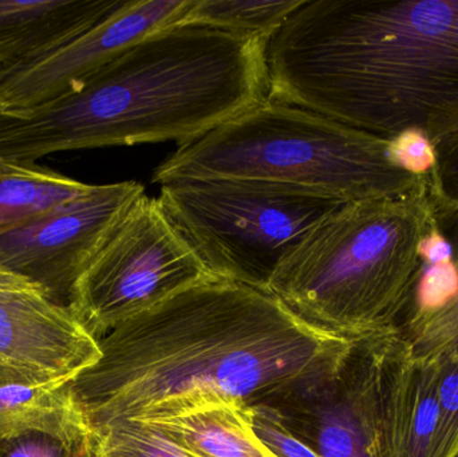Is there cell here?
<instances>
[{
    "instance_id": "obj_15",
    "label": "cell",
    "mask_w": 458,
    "mask_h": 457,
    "mask_svg": "<svg viewBox=\"0 0 458 457\" xmlns=\"http://www.w3.org/2000/svg\"><path fill=\"white\" fill-rule=\"evenodd\" d=\"M0 457H101V445L72 399L0 437Z\"/></svg>"
},
{
    "instance_id": "obj_24",
    "label": "cell",
    "mask_w": 458,
    "mask_h": 457,
    "mask_svg": "<svg viewBox=\"0 0 458 457\" xmlns=\"http://www.w3.org/2000/svg\"><path fill=\"white\" fill-rule=\"evenodd\" d=\"M0 292H38L43 295L42 290L37 284L13 271L5 270L2 266H0Z\"/></svg>"
},
{
    "instance_id": "obj_11",
    "label": "cell",
    "mask_w": 458,
    "mask_h": 457,
    "mask_svg": "<svg viewBox=\"0 0 458 457\" xmlns=\"http://www.w3.org/2000/svg\"><path fill=\"white\" fill-rule=\"evenodd\" d=\"M99 357L72 309L38 292H0V364L72 383Z\"/></svg>"
},
{
    "instance_id": "obj_12",
    "label": "cell",
    "mask_w": 458,
    "mask_h": 457,
    "mask_svg": "<svg viewBox=\"0 0 458 457\" xmlns=\"http://www.w3.org/2000/svg\"><path fill=\"white\" fill-rule=\"evenodd\" d=\"M136 421L157 429L196 457H277L259 439L250 405L242 400L192 397Z\"/></svg>"
},
{
    "instance_id": "obj_7",
    "label": "cell",
    "mask_w": 458,
    "mask_h": 457,
    "mask_svg": "<svg viewBox=\"0 0 458 457\" xmlns=\"http://www.w3.org/2000/svg\"><path fill=\"white\" fill-rule=\"evenodd\" d=\"M411 360V343L401 330L360 335L319 372L253 404L271 407L320 457H394Z\"/></svg>"
},
{
    "instance_id": "obj_13",
    "label": "cell",
    "mask_w": 458,
    "mask_h": 457,
    "mask_svg": "<svg viewBox=\"0 0 458 457\" xmlns=\"http://www.w3.org/2000/svg\"><path fill=\"white\" fill-rule=\"evenodd\" d=\"M126 0H0V67L74 39Z\"/></svg>"
},
{
    "instance_id": "obj_4",
    "label": "cell",
    "mask_w": 458,
    "mask_h": 457,
    "mask_svg": "<svg viewBox=\"0 0 458 457\" xmlns=\"http://www.w3.org/2000/svg\"><path fill=\"white\" fill-rule=\"evenodd\" d=\"M430 224L428 188L342 203L280 262L268 290L304 321L344 337L403 332Z\"/></svg>"
},
{
    "instance_id": "obj_25",
    "label": "cell",
    "mask_w": 458,
    "mask_h": 457,
    "mask_svg": "<svg viewBox=\"0 0 458 457\" xmlns=\"http://www.w3.org/2000/svg\"><path fill=\"white\" fill-rule=\"evenodd\" d=\"M456 457H458V453H457Z\"/></svg>"
},
{
    "instance_id": "obj_23",
    "label": "cell",
    "mask_w": 458,
    "mask_h": 457,
    "mask_svg": "<svg viewBox=\"0 0 458 457\" xmlns=\"http://www.w3.org/2000/svg\"><path fill=\"white\" fill-rule=\"evenodd\" d=\"M250 408L256 435L275 456L320 457L283 424L271 407L258 402L250 405Z\"/></svg>"
},
{
    "instance_id": "obj_1",
    "label": "cell",
    "mask_w": 458,
    "mask_h": 457,
    "mask_svg": "<svg viewBox=\"0 0 458 457\" xmlns=\"http://www.w3.org/2000/svg\"><path fill=\"white\" fill-rule=\"evenodd\" d=\"M352 340L304 321L269 290L212 278L115 326L69 389L98 436L192 397L252 405L319 372Z\"/></svg>"
},
{
    "instance_id": "obj_19",
    "label": "cell",
    "mask_w": 458,
    "mask_h": 457,
    "mask_svg": "<svg viewBox=\"0 0 458 457\" xmlns=\"http://www.w3.org/2000/svg\"><path fill=\"white\" fill-rule=\"evenodd\" d=\"M303 0H195L179 24L269 38Z\"/></svg>"
},
{
    "instance_id": "obj_18",
    "label": "cell",
    "mask_w": 458,
    "mask_h": 457,
    "mask_svg": "<svg viewBox=\"0 0 458 457\" xmlns=\"http://www.w3.org/2000/svg\"><path fill=\"white\" fill-rule=\"evenodd\" d=\"M72 399L67 381L0 364V437Z\"/></svg>"
},
{
    "instance_id": "obj_20",
    "label": "cell",
    "mask_w": 458,
    "mask_h": 457,
    "mask_svg": "<svg viewBox=\"0 0 458 457\" xmlns=\"http://www.w3.org/2000/svg\"><path fill=\"white\" fill-rule=\"evenodd\" d=\"M101 457H196L152 427L123 421L98 435Z\"/></svg>"
},
{
    "instance_id": "obj_8",
    "label": "cell",
    "mask_w": 458,
    "mask_h": 457,
    "mask_svg": "<svg viewBox=\"0 0 458 457\" xmlns=\"http://www.w3.org/2000/svg\"><path fill=\"white\" fill-rule=\"evenodd\" d=\"M216 278L158 199H137L78 281L72 311L97 341L115 326Z\"/></svg>"
},
{
    "instance_id": "obj_10",
    "label": "cell",
    "mask_w": 458,
    "mask_h": 457,
    "mask_svg": "<svg viewBox=\"0 0 458 457\" xmlns=\"http://www.w3.org/2000/svg\"><path fill=\"white\" fill-rule=\"evenodd\" d=\"M195 0H126L83 34L47 53L0 67V112L34 109L80 90L142 38L179 24Z\"/></svg>"
},
{
    "instance_id": "obj_22",
    "label": "cell",
    "mask_w": 458,
    "mask_h": 457,
    "mask_svg": "<svg viewBox=\"0 0 458 457\" xmlns=\"http://www.w3.org/2000/svg\"><path fill=\"white\" fill-rule=\"evenodd\" d=\"M433 164L428 190L433 200L458 209V131L432 142Z\"/></svg>"
},
{
    "instance_id": "obj_16",
    "label": "cell",
    "mask_w": 458,
    "mask_h": 457,
    "mask_svg": "<svg viewBox=\"0 0 458 457\" xmlns=\"http://www.w3.org/2000/svg\"><path fill=\"white\" fill-rule=\"evenodd\" d=\"M429 199L433 217L445 246L451 294L437 310L406 322L403 333L411 343L416 359L437 360L458 356V209L441 206L430 196Z\"/></svg>"
},
{
    "instance_id": "obj_2",
    "label": "cell",
    "mask_w": 458,
    "mask_h": 457,
    "mask_svg": "<svg viewBox=\"0 0 458 457\" xmlns=\"http://www.w3.org/2000/svg\"><path fill=\"white\" fill-rule=\"evenodd\" d=\"M267 72L272 101L432 144L458 131V0H303Z\"/></svg>"
},
{
    "instance_id": "obj_5",
    "label": "cell",
    "mask_w": 458,
    "mask_h": 457,
    "mask_svg": "<svg viewBox=\"0 0 458 457\" xmlns=\"http://www.w3.org/2000/svg\"><path fill=\"white\" fill-rule=\"evenodd\" d=\"M217 179L280 185L344 203L428 188V176L405 168L393 141L272 99L177 148L152 182Z\"/></svg>"
},
{
    "instance_id": "obj_3",
    "label": "cell",
    "mask_w": 458,
    "mask_h": 457,
    "mask_svg": "<svg viewBox=\"0 0 458 457\" xmlns=\"http://www.w3.org/2000/svg\"><path fill=\"white\" fill-rule=\"evenodd\" d=\"M264 38L174 24L142 38L82 88L35 110L46 152L190 144L268 99Z\"/></svg>"
},
{
    "instance_id": "obj_17",
    "label": "cell",
    "mask_w": 458,
    "mask_h": 457,
    "mask_svg": "<svg viewBox=\"0 0 458 457\" xmlns=\"http://www.w3.org/2000/svg\"><path fill=\"white\" fill-rule=\"evenodd\" d=\"M437 428V361L413 356L395 428L394 457H432Z\"/></svg>"
},
{
    "instance_id": "obj_21",
    "label": "cell",
    "mask_w": 458,
    "mask_h": 457,
    "mask_svg": "<svg viewBox=\"0 0 458 457\" xmlns=\"http://www.w3.org/2000/svg\"><path fill=\"white\" fill-rule=\"evenodd\" d=\"M437 361V428L432 457H456L458 453V356Z\"/></svg>"
},
{
    "instance_id": "obj_14",
    "label": "cell",
    "mask_w": 458,
    "mask_h": 457,
    "mask_svg": "<svg viewBox=\"0 0 458 457\" xmlns=\"http://www.w3.org/2000/svg\"><path fill=\"white\" fill-rule=\"evenodd\" d=\"M91 188L37 163L0 157V233L75 200Z\"/></svg>"
},
{
    "instance_id": "obj_6",
    "label": "cell",
    "mask_w": 458,
    "mask_h": 457,
    "mask_svg": "<svg viewBox=\"0 0 458 457\" xmlns=\"http://www.w3.org/2000/svg\"><path fill=\"white\" fill-rule=\"evenodd\" d=\"M172 224L212 275L268 290L283 259L344 201L245 180L160 185Z\"/></svg>"
},
{
    "instance_id": "obj_9",
    "label": "cell",
    "mask_w": 458,
    "mask_h": 457,
    "mask_svg": "<svg viewBox=\"0 0 458 457\" xmlns=\"http://www.w3.org/2000/svg\"><path fill=\"white\" fill-rule=\"evenodd\" d=\"M144 193L136 182L93 185L81 198L0 233V266L37 284L51 302L72 308L81 276Z\"/></svg>"
}]
</instances>
